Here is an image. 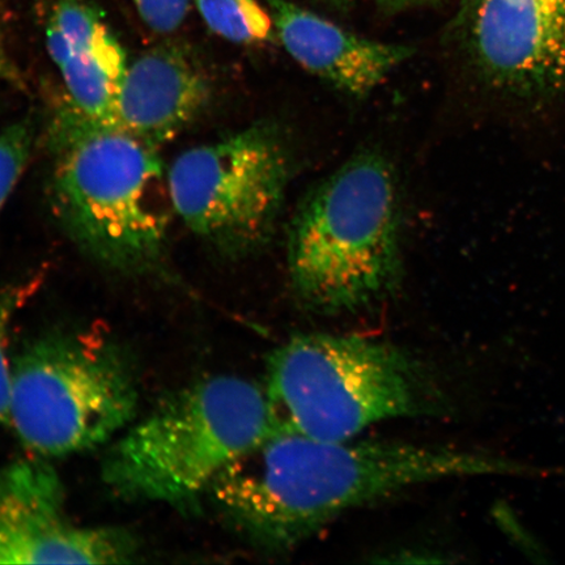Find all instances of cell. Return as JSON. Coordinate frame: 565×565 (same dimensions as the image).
Returning <instances> with one entry per match:
<instances>
[{"mask_svg": "<svg viewBox=\"0 0 565 565\" xmlns=\"http://www.w3.org/2000/svg\"><path fill=\"white\" fill-rule=\"evenodd\" d=\"M535 472L443 445L318 440L277 433L224 471L209 492L233 530L265 554L294 551L356 508L440 480Z\"/></svg>", "mask_w": 565, "mask_h": 565, "instance_id": "6da1fadb", "label": "cell"}, {"mask_svg": "<svg viewBox=\"0 0 565 565\" xmlns=\"http://www.w3.org/2000/svg\"><path fill=\"white\" fill-rule=\"evenodd\" d=\"M54 137L53 209L70 238L108 270L161 271L174 207L158 147L71 108Z\"/></svg>", "mask_w": 565, "mask_h": 565, "instance_id": "7a4b0ae2", "label": "cell"}, {"mask_svg": "<svg viewBox=\"0 0 565 565\" xmlns=\"http://www.w3.org/2000/svg\"><path fill=\"white\" fill-rule=\"evenodd\" d=\"M265 392L278 433L318 440H352L381 422L448 409L418 358L358 334L292 337L268 359Z\"/></svg>", "mask_w": 565, "mask_h": 565, "instance_id": "3957f363", "label": "cell"}, {"mask_svg": "<svg viewBox=\"0 0 565 565\" xmlns=\"http://www.w3.org/2000/svg\"><path fill=\"white\" fill-rule=\"evenodd\" d=\"M287 265L296 299L316 313L358 312L395 292L399 193L383 154L358 153L306 196L288 231Z\"/></svg>", "mask_w": 565, "mask_h": 565, "instance_id": "277c9868", "label": "cell"}, {"mask_svg": "<svg viewBox=\"0 0 565 565\" xmlns=\"http://www.w3.org/2000/svg\"><path fill=\"white\" fill-rule=\"evenodd\" d=\"M265 387L214 376L169 395L106 451L103 482L117 498L185 507L277 434Z\"/></svg>", "mask_w": 565, "mask_h": 565, "instance_id": "5b68a950", "label": "cell"}, {"mask_svg": "<svg viewBox=\"0 0 565 565\" xmlns=\"http://www.w3.org/2000/svg\"><path fill=\"white\" fill-rule=\"evenodd\" d=\"M139 405L122 345L94 330L33 339L13 362L10 426L42 458L94 450L129 428Z\"/></svg>", "mask_w": 565, "mask_h": 565, "instance_id": "8992f818", "label": "cell"}, {"mask_svg": "<svg viewBox=\"0 0 565 565\" xmlns=\"http://www.w3.org/2000/svg\"><path fill=\"white\" fill-rule=\"evenodd\" d=\"M291 174L286 139L259 122L181 153L168 182L186 227L222 256L243 258L270 242Z\"/></svg>", "mask_w": 565, "mask_h": 565, "instance_id": "52a82bcc", "label": "cell"}, {"mask_svg": "<svg viewBox=\"0 0 565 565\" xmlns=\"http://www.w3.org/2000/svg\"><path fill=\"white\" fill-rule=\"evenodd\" d=\"M449 32L499 100L532 111L565 102V0H461Z\"/></svg>", "mask_w": 565, "mask_h": 565, "instance_id": "ba28073f", "label": "cell"}, {"mask_svg": "<svg viewBox=\"0 0 565 565\" xmlns=\"http://www.w3.org/2000/svg\"><path fill=\"white\" fill-rule=\"evenodd\" d=\"M139 550L125 529L76 524L58 472L42 457L0 470V564H129Z\"/></svg>", "mask_w": 565, "mask_h": 565, "instance_id": "9c48e42d", "label": "cell"}, {"mask_svg": "<svg viewBox=\"0 0 565 565\" xmlns=\"http://www.w3.org/2000/svg\"><path fill=\"white\" fill-rule=\"evenodd\" d=\"M46 46L70 108L89 122L117 127L118 95L129 62L100 13L84 0H60L47 20Z\"/></svg>", "mask_w": 565, "mask_h": 565, "instance_id": "30bf717a", "label": "cell"}, {"mask_svg": "<svg viewBox=\"0 0 565 565\" xmlns=\"http://www.w3.org/2000/svg\"><path fill=\"white\" fill-rule=\"evenodd\" d=\"M282 46L299 65L344 94L365 97L415 49L384 44L343 30L288 0H266Z\"/></svg>", "mask_w": 565, "mask_h": 565, "instance_id": "8fae6325", "label": "cell"}, {"mask_svg": "<svg viewBox=\"0 0 565 565\" xmlns=\"http://www.w3.org/2000/svg\"><path fill=\"white\" fill-rule=\"evenodd\" d=\"M206 74L177 46L151 49L127 66L116 126L148 145L171 141L210 105Z\"/></svg>", "mask_w": 565, "mask_h": 565, "instance_id": "7c38bea8", "label": "cell"}, {"mask_svg": "<svg viewBox=\"0 0 565 565\" xmlns=\"http://www.w3.org/2000/svg\"><path fill=\"white\" fill-rule=\"evenodd\" d=\"M212 33L239 45L277 41L271 13L258 0H193Z\"/></svg>", "mask_w": 565, "mask_h": 565, "instance_id": "4fadbf2b", "label": "cell"}, {"mask_svg": "<svg viewBox=\"0 0 565 565\" xmlns=\"http://www.w3.org/2000/svg\"><path fill=\"white\" fill-rule=\"evenodd\" d=\"M39 286L40 279L32 277L0 291V427L10 426L11 418L13 362L10 342L13 322Z\"/></svg>", "mask_w": 565, "mask_h": 565, "instance_id": "5bb4252c", "label": "cell"}, {"mask_svg": "<svg viewBox=\"0 0 565 565\" xmlns=\"http://www.w3.org/2000/svg\"><path fill=\"white\" fill-rule=\"evenodd\" d=\"M35 132L38 129L32 117L20 118L0 130V211L31 160Z\"/></svg>", "mask_w": 565, "mask_h": 565, "instance_id": "9a60e30c", "label": "cell"}, {"mask_svg": "<svg viewBox=\"0 0 565 565\" xmlns=\"http://www.w3.org/2000/svg\"><path fill=\"white\" fill-rule=\"evenodd\" d=\"M145 24L157 33H172L185 23L193 0H130Z\"/></svg>", "mask_w": 565, "mask_h": 565, "instance_id": "2e32d148", "label": "cell"}, {"mask_svg": "<svg viewBox=\"0 0 565 565\" xmlns=\"http://www.w3.org/2000/svg\"><path fill=\"white\" fill-rule=\"evenodd\" d=\"M430 2H436V0H376V3L385 11H402Z\"/></svg>", "mask_w": 565, "mask_h": 565, "instance_id": "e0dca14e", "label": "cell"}, {"mask_svg": "<svg viewBox=\"0 0 565 565\" xmlns=\"http://www.w3.org/2000/svg\"><path fill=\"white\" fill-rule=\"evenodd\" d=\"M316 2L328 7L330 10L344 13L351 9L355 0H316Z\"/></svg>", "mask_w": 565, "mask_h": 565, "instance_id": "ac0fdd59", "label": "cell"}]
</instances>
